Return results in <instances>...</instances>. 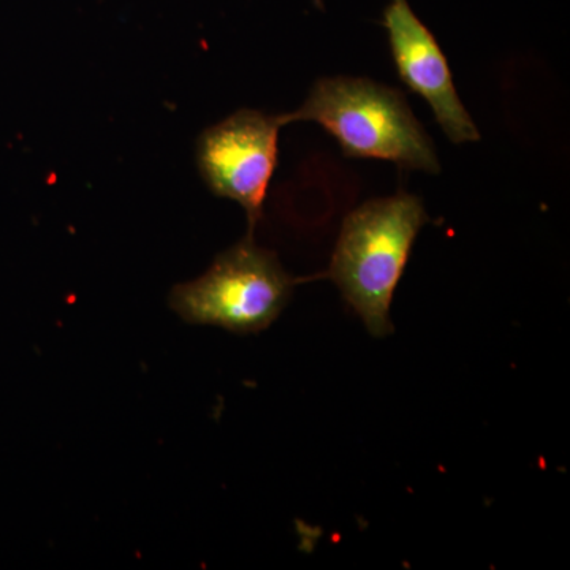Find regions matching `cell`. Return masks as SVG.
<instances>
[{
  "mask_svg": "<svg viewBox=\"0 0 570 570\" xmlns=\"http://www.w3.org/2000/svg\"><path fill=\"white\" fill-rule=\"evenodd\" d=\"M426 223L423 202L406 193L366 202L344 219L325 276L371 336L392 335L393 296Z\"/></svg>",
  "mask_w": 570,
  "mask_h": 570,
  "instance_id": "obj_1",
  "label": "cell"
},
{
  "mask_svg": "<svg viewBox=\"0 0 570 570\" xmlns=\"http://www.w3.org/2000/svg\"><path fill=\"white\" fill-rule=\"evenodd\" d=\"M284 124L316 122L332 135L344 156L389 160L406 170H441L433 140L397 89L367 78H322L302 107Z\"/></svg>",
  "mask_w": 570,
  "mask_h": 570,
  "instance_id": "obj_2",
  "label": "cell"
},
{
  "mask_svg": "<svg viewBox=\"0 0 570 570\" xmlns=\"http://www.w3.org/2000/svg\"><path fill=\"white\" fill-rule=\"evenodd\" d=\"M298 284L273 250L255 245L254 234L228 247L208 272L170 292L168 305L190 325H212L250 335L268 328Z\"/></svg>",
  "mask_w": 570,
  "mask_h": 570,
  "instance_id": "obj_3",
  "label": "cell"
},
{
  "mask_svg": "<svg viewBox=\"0 0 570 570\" xmlns=\"http://www.w3.org/2000/svg\"><path fill=\"white\" fill-rule=\"evenodd\" d=\"M283 126V115L239 110L206 129L197 140L195 154L202 178L216 197L234 200L245 209L249 234L264 214Z\"/></svg>",
  "mask_w": 570,
  "mask_h": 570,
  "instance_id": "obj_4",
  "label": "cell"
},
{
  "mask_svg": "<svg viewBox=\"0 0 570 570\" xmlns=\"http://www.w3.org/2000/svg\"><path fill=\"white\" fill-rule=\"evenodd\" d=\"M384 26L401 81L426 100L442 132L455 145L479 141L478 126L460 100L444 52L407 0H390Z\"/></svg>",
  "mask_w": 570,
  "mask_h": 570,
  "instance_id": "obj_5",
  "label": "cell"
}]
</instances>
